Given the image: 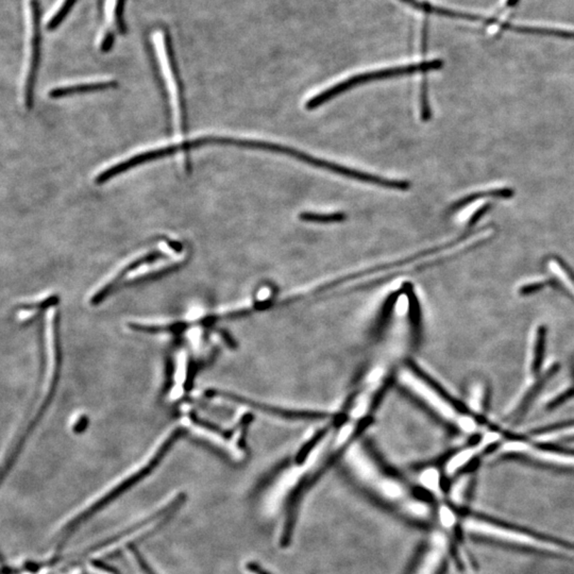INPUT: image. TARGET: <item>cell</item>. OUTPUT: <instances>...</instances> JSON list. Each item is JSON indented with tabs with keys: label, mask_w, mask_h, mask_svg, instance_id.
Instances as JSON below:
<instances>
[{
	"label": "cell",
	"mask_w": 574,
	"mask_h": 574,
	"mask_svg": "<svg viewBox=\"0 0 574 574\" xmlns=\"http://www.w3.org/2000/svg\"><path fill=\"white\" fill-rule=\"evenodd\" d=\"M556 371H558V367L553 365L548 368L543 374H538L537 380L535 381L534 383H532V384L528 385V389H524V391H522L521 396L518 398L514 404L512 405V407H510L508 413H506V419H518V418L521 417L524 411L528 409L530 403L534 399L535 396L540 391L543 385L550 380L552 376L555 374Z\"/></svg>",
	"instance_id": "obj_11"
},
{
	"label": "cell",
	"mask_w": 574,
	"mask_h": 574,
	"mask_svg": "<svg viewBox=\"0 0 574 574\" xmlns=\"http://www.w3.org/2000/svg\"><path fill=\"white\" fill-rule=\"evenodd\" d=\"M497 441V435L493 433V434H488L486 437H484L478 446H474L473 448H467V449L461 450V451L454 454V456L448 461L447 465H446V471H447L449 476L461 471L468 463H471L482 450H484L485 448L488 447V446L493 445V444H495Z\"/></svg>",
	"instance_id": "obj_14"
},
{
	"label": "cell",
	"mask_w": 574,
	"mask_h": 574,
	"mask_svg": "<svg viewBox=\"0 0 574 574\" xmlns=\"http://www.w3.org/2000/svg\"><path fill=\"white\" fill-rule=\"evenodd\" d=\"M183 434V430L182 429H175V431L163 441L161 446L158 448L157 451L155 452L153 456H151L148 461L145 463V465L140 466L138 469L133 470V471L130 472L127 476L125 478H121V482L117 483V484H114L112 486V488H110L109 491H105L103 495L99 496L95 501L91 502L90 504H88L86 508H84L83 510L79 511L76 516L71 518V520L65 523L64 530L65 532L68 534L71 533L73 528H77L79 526L84 520L88 519L91 516L95 514L97 511L101 510V508H105L106 504L109 503V502L113 501L114 499H116V497L121 496V493H125V491L130 488V487L133 486L135 485L136 483L140 482L142 478H146L158 465H159L160 461L161 459L165 456L166 452L172 448L175 441H177L178 439L182 436Z\"/></svg>",
	"instance_id": "obj_6"
},
{
	"label": "cell",
	"mask_w": 574,
	"mask_h": 574,
	"mask_svg": "<svg viewBox=\"0 0 574 574\" xmlns=\"http://www.w3.org/2000/svg\"><path fill=\"white\" fill-rule=\"evenodd\" d=\"M514 190L512 188H497V190H485V192L473 193V194L468 195L463 197L461 200L456 201V203L450 207V213L458 211L459 209H463L466 205L473 201L478 200L480 198H486V197H497V198H512L514 196Z\"/></svg>",
	"instance_id": "obj_17"
},
{
	"label": "cell",
	"mask_w": 574,
	"mask_h": 574,
	"mask_svg": "<svg viewBox=\"0 0 574 574\" xmlns=\"http://www.w3.org/2000/svg\"><path fill=\"white\" fill-rule=\"evenodd\" d=\"M449 531H437L431 536L430 541L418 563L413 574H441L445 569L448 558L451 555L453 543L448 534Z\"/></svg>",
	"instance_id": "obj_9"
},
{
	"label": "cell",
	"mask_w": 574,
	"mask_h": 574,
	"mask_svg": "<svg viewBox=\"0 0 574 574\" xmlns=\"http://www.w3.org/2000/svg\"><path fill=\"white\" fill-rule=\"evenodd\" d=\"M207 145L233 146L238 147V148L250 149V150L277 153V155H287V157L292 158L297 161L309 164V166H313V168L328 170V172L335 173V175H342V177L348 178V179L357 180V181H361L363 183L372 184V185L389 188V190H402V192L409 190L411 188V182L406 181V180L387 179V178L372 175V173L353 170V168H346V166L334 163V162L313 157V155L303 153V151L298 150V149L285 146V145L282 144H277V143L229 138V136L207 135Z\"/></svg>",
	"instance_id": "obj_4"
},
{
	"label": "cell",
	"mask_w": 574,
	"mask_h": 574,
	"mask_svg": "<svg viewBox=\"0 0 574 574\" xmlns=\"http://www.w3.org/2000/svg\"><path fill=\"white\" fill-rule=\"evenodd\" d=\"M117 86V82L112 81H98L88 82V83L73 84V86H58L53 88L48 93V96L53 99L63 98V97L71 96L76 94H84V93L101 92V91L110 90Z\"/></svg>",
	"instance_id": "obj_15"
},
{
	"label": "cell",
	"mask_w": 574,
	"mask_h": 574,
	"mask_svg": "<svg viewBox=\"0 0 574 574\" xmlns=\"http://www.w3.org/2000/svg\"><path fill=\"white\" fill-rule=\"evenodd\" d=\"M157 38L158 44L163 49L164 56H165L166 62H168V68H170V75L175 83V88H177L178 97H179L180 103V114H181V129L183 133H185L188 130V111H186L185 99H184L183 84L180 78L179 68H178L177 63H175V53H173L172 40H170V34L165 30L158 31L155 34Z\"/></svg>",
	"instance_id": "obj_10"
},
{
	"label": "cell",
	"mask_w": 574,
	"mask_h": 574,
	"mask_svg": "<svg viewBox=\"0 0 574 574\" xmlns=\"http://www.w3.org/2000/svg\"><path fill=\"white\" fill-rule=\"evenodd\" d=\"M461 528L471 536L535 553L574 558V543L476 514L461 516Z\"/></svg>",
	"instance_id": "obj_3"
},
{
	"label": "cell",
	"mask_w": 574,
	"mask_h": 574,
	"mask_svg": "<svg viewBox=\"0 0 574 574\" xmlns=\"http://www.w3.org/2000/svg\"><path fill=\"white\" fill-rule=\"evenodd\" d=\"M397 380L401 386L432 409L437 416L450 424L459 426L465 415L461 414V411L448 399L447 396L444 395L419 372L413 368L402 366L398 369Z\"/></svg>",
	"instance_id": "obj_7"
},
{
	"label": "cell",
	"mask_w": 574,
	"mask_h": 574,
	"mask_svg": "<svg viewBox=\"0 0 574 574\" xmlns=\"http://www.w3.org/2000/svg\"><path fill=\"white\" fill-rule=\"evenodd\" d=\"M76 1L77 0H63L61 2L60 6L55 11L53 16L49 17L48 21H47L46 29L48 31H53V30L57 29L58 26L62 24L63 19L71 12Z\"/></svg>",
	"instance_id": "obj_21"
},
{
	"label": "cell",
	"mask_w": 574,
	"mask_h": 574,
	"mask_svg": "<svg viewBox=\"0 0 574 574\" xmlns=\"http://www.w3.org/2000/svg\"><path fill=\"white\" fill-rule=\"evenodd\" d=\"M129 553L130 556L133 558L134 562L136 563V565H138V568H140V570L142 571L143 573L155 574V573H153V570H151L150 568H149L148 564H147V563L143 560L142 556H140V554L138 553L136 550L132 549L131 548V549L129 550Z\"/></svg>",
	"instance_id": "obj_26"
},
{
	"label": "cell",
	"mask_w": 574,
	"mask_h": 574,
	"mask_svg": "<svg viewBox=\"0 0 574 574\" xmlns=\"http://www.w3.org/2000/svg\"><path fill=\"white\" fill-rule=\"evenodd\" d=\"M88 569L92 574H114L110 569L106 568V567H103L101 565L95 564V563L88 565Z\"/></svg>",
	"instance_id": "obj_27"
},
{
	"label": "cell",
	"mask_w": 574,
	"mask_h": 574,
	"mask_svg": "<svg viewBox=\"0 0 574 574\" xmlns=\"http://www.w3.org/2000/svg\"><path fill=\"white\" fill-rule=\"evenodd\" d=\"M443 65V61L439 60V58H435V60L424 61V62L414 63V64L387 67V68L376 69V71L359 73V75L352 76V77L322 91L316 96L312 97L305 103V109L307 111L317 110L318 108L326 105L327 103L337 98L339 95H343L344 93L357 88V86L371 83V82L391 79V78L404 77V76L415 75V73H424V78H426V73L429 71L441 69Z\"/></svg>",
	"instance_id": "obj_5"
},
{
	"label": "cell",
	"mask_w": 574,
	"mask_h": 574,
	"mask_svg": "<svg viewBox=\"0 0 574 574\" xmlns=\"http://www.w3.org/2000/svg\"><path fill=\"white\" fill-rule=\"evenodd\" d=\"M246 569L249 571L251 574H270L265 570V569L262 568L259 564L257 563L250 562L246 565Z\"/></svg>",
	"instance_id": "obj_28"
},
{
	"label": "cell",
	"mask_w": 574,
	"mask_h": 574,
	"mask_svg": "<svg viewBox=\"0 0 574 574\" xmlns=\"http://www.w3.org/2000/svg\"><path fill=\"white\" fill-rule=\"evenodd\" d=\"M125 0H111L109 4V19L112 26L121 34H125V24L123 21V8H125Z\"/></svg>",
	"instance_id": "obj_20"
},
{
	"label": "cell",
	"mask_w": 574,
	"mask_h": 574,
	"mask_svg": "<svg viewBox=\"0 0 574 574\" xmlns=\"http://www.w3.org/2000/svg\"><path fill=\"white\" fill-rule=\"evenodd\" d=\"M422 483L424 486L428 488V491H432L434 495H443V489H441V474L437 470L430 469L424 471L422 474Z\"/></svg>",
	"instance_id": "obj_23"
},
{
	"label": "cell",
	"mask_w": 574,
	"mask_h": 574,
	"mask_svg": "<svg viewBox=\"0 0 574 574\" xmlns=\"http://www.w3.org/2000/svg\"><path fill=\"white\" fill-rule=\"evenodd\" d=\"M488 401L489 391L487 385L482 381L472 383L468 391V405L471 411L478 415H484L488 407Z\"/></svg>",
	"instance_id": "obj_16"
},
{
	"label": "cell",
	"mask_w": 574,
	"mask_h": 574,
	"mask_svg": "<svg viewBox=\"0 0 574 574\" xmlns=\"http://www.w3.org/2000/svg\"><path fill=\"white\" fill-rule=\"evenodd\" d=\"M164 257H165V255H164V253H162L161 251L155 250L134 260L131 263L128 264L121 272H118V274L115 276L114 279H112L110 282H108L105 287H101V289L95 294V296L93 297L92 300H91L92 301V304H97V303L103 300L129 272H134V270H138L140 266L145 265V264H151L153 263V262H157L158 260Z\"/></svg>",
	"instance_id": "obj_12"
},
{
	"label": "cell",
	"mask_w": 574,
	"mask_h": 574,
	"mask_svg": "<svg viewBox=\"0 0 574 574\" xmlns=\"http://www.w3.org/2000/svg\"><path fill=\"white\" fill-rule=\"evenodd\" d=\"M40 2L39 0H29L28 2V19L30 26V58L27 79L25 86V103L28 109L34 105V86L40 64L41 34H40Z\"/></svg>",
	"instance_id": "obj_8"
},
{
	"label": "cell",
	"mask_w": 574,
	"mask_h": 574,
	"mask_svg": "<svg viewBox=\"0 0 574 574\" xmlns=\"http://www.w3.org/2000/svg\"><path fill=\"white\" fill-rule=\"evenodd\" d=\"M46 573H47V571L41 570V571H39V573H23V574H45Z\"/></svg>",
	"instance_id": "obj_30"
},
{
	"label": "cell",
	"mask_w": 574,
	"mask_h": 574,
	"mask_svg": "<svg viewBox=\"0 0 574 574\" xmlns=\"http://www.w3.org/2000/svg\"><path fill=\"white\" fill-rule=\"evenodd\" d=\"M168 245L173 251H175V252H181L182 249H183L181 242H178V240H168Z\"/></svg>",
	"instance_id": "obj_29"
},
{
	"label": "cell",
	"mask_w": 574,
	"mask_h": 574,
	"mask_svg": "<svg viewBox=\"0 0 574 574\" xmlns=\"http://www.w3.org/2000/svg\"><path fill=\"white\" fill-rule=\"evenodd\" d=\"M299 220L301 222H312V224H337V222H344L347 220V215L343 212H334V213L302 212L299 215Z\"/></svg>",
	"instance_id": "obj_19"
},
{
	"label": "cell",
	"mask_w": 574,
	"mask_h": 574,
	"mask_svg": "<svg viewBox=\"0 0 574 574\" xmlns=\"http://www.w3.org/2000/svg\"><path fill=\"white\" fill-rule=\"evenodd\" d=\"M472 480H473L472 476L468 474V476H463L461 481H458L454 485L453 491H452V498H453L454 503L461 506L465 501L468 493L471 489Z\"/></svg>",
	"instance_id": "obj_22"
},
{
	"label": "cell",
	"mask_w": 574,
	"mask_h": 574,
	"mask_svg": "<svg viewBox=\"0 0 574 574\" xmlns=\"http://www.w3.org/2000/svg\"><path fill=\"white\" fill-rule=\"evenodd\" d=\"M344 459L351 473L374 495L416 519L430 518L431 508L426 501L411 495L402 482L385 471L363 444L359 441L351 444L344 450Z\"/></svg>",
	"instance_id": "obj_2"
},
{
	"label": "cell",
	"mask_w": 574,
	"mask_h": 574,
	"mask_svg": "<svg viewBox=\"0 0 574 574\" xmlns=\"http://www.w3.org/2000/svg\"><path fill=\"white\" fill-rule=\"evenodd\" d=\"M545 344H547V328L540 324L534 329L531 337L528 355V372L531 374L538 376L545 357Z\"/></svg>",
	"instance_id": "obj_13"
},
{
	"label": "cell",
	"mask_w": 574,
	"mask_h": 574,
	"mask_svg": "<svg viewBox=\"0 0 574 574\" xmlns=\"http://www.w3.org/2000/svg\"><path fill=\"white\" fill-rule=\"evenodd\" d=\"M548 265H549L550 270L558 277L560 285L565 287L567 292H570L571 296L574 298V272L573 270L558 257H552Z\"/></svg>",
	"instance_id": "obj_18"
},
{
	"label": "cell",
	"mask_w": 574,
	"mask_h": 574,
	"mask_svg": "<svg viewBox=\"0 0 574 574\" xmlns=\"http://www.w3.org/2000/svg\"><path fill=\"white\" fill-rule=\"evenodd\" d=\"M573 394L574 391L573 386L566 387V389H563V391H558L554 397H552L551 399L548 401V407H549V409H554V407L568 400L569 398L573 397Z\"/></svg>",
	"instance_id": "obj_24"
},
{
	"label": "cell",
	"mask_w": 574,
	"mask_h": 574,
	"mask_svg": "<svg viewBox=\"0 0 574 574\" xmlns=\"http://www.w3.org/2000/svg\"><path fill=\"white\" fill-rule=\"evenodd\" d=\"M113 31H112L111 28H107V29H105V31H103V38H101V45H99V48H101V53H109V51L112 49V46H113Z\"/></svg>",
	"instance_id": "obj_25"
},
{
	"label": "cell",
	"mask_w": 574,
	"mask_h": 574,
	"mask_svg": "<svg viewBox=\"0 0 574 574\" xmlns=\"http://www.w3.org/2000/svg\"><path fill=\"white\" fill-rule=\"evenodd\" d=\"M411 344V337L404 329L397 326L385 329L384 337L349 404L343 422L339 428L331 429L333 448L337 452L344 451L352 444L355 433L369 415L389 376L400 366Z\"/></svg>",
	"instance_id": "obj_1"
}]
</instances>
